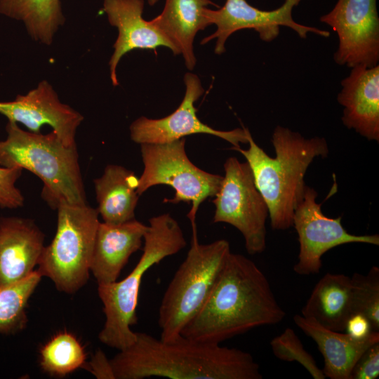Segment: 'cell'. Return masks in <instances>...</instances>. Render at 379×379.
<instances>
[{"label":"cell","instance_id":"52a82bcc","mask_svg":"<svg viewBox=\"0 0 379 379\" xmlns=\"http://www.w3.org/2000/svg\"><path fill=\"white\" fill-rule=\"evenodd\" d=\"M57 228L44 246L37 270L60 292L72 294L88 281L97 230L98 212L87 203L62 200L57 208Z\"/></svg>","mask_w":379,"mask_h":379},{"label":"cell","instance_id":"f546056e","mask_svg":"<svg viewBox=\"0 0 379 379\" xmlns=\"http://www.w3.org/2000/svg\"><path fill=\"white\" fill-rule=\"evenodd\" d=\"M352 337L363 339L368 336L373 331L370 321L363 314H352L347 321L345 331Z\"/></svg>","mask_w":379,"mask_h":379},{"label":"cell","instance_id":"8fae6325","mask_svg":"<svg viewBox=\"0 0 379 379\" xmlns=\"http://www.w3.org/2000/svg\"><path fill=\"white\" fill-rule=\"evenodd\" d=\"M317 197V191L307 186L293 215V226L300 244L293 270L302 276L318 274L322 267L323 255L333 248L350 243L379 245L378 234H350L343 226L341 217L332 218L325 215L321 204L316 202Z\"/></svg>","mask_w":379,"mask_h":379},{"label":"cell","instance_id":"6da1fadb","mask_svg":"<svg viewBox=\"0 0 379 379\" xmlns=\"http://www.w3.org/2000/svg\"><path fill=\"white\" fill-rule=\"evenodd\" d=\"M286 314L256 264L231 252L207 298L185 326L182 336L220 344L254 328L278 324Z\"/></svg>","mask_w":379,"mask_h":379},{"label":"cell","instance_id":"2e32d148","mask_svg":"<svg viewBox=\"0 0 379 379\" xmlns=\"http://www.w3.org/2000/svg\"><path fill=\"white\" fill-rule=\"evenodd\" d=\"M44 246V234L32 219L0 217V288L32 274Z\"/></svg>","mask_w":379,"mask_h":379},{"label":"cell","instance_id":"ac0fdd59","mask_svg":"<svg viewBox=\"0 0 379 379\" xmlns=\"http://www.w3.org/2000/svg\"><path fill=\"white\" fill-rule=\"evenodd\" d=\"M148 225L135 219L120 223H99L90 270L98 284L116 281L130 256L141 248Z\"/></svg>","mask_w":379,"mask_h":379},{"label":"cell","instance_id":"277c9868","mask_svg":"<svg viewBox=\"0 0 379 379\" xmlns=\"http://www.w3.org/2000/svg\"><path fill=\"white\" fill-rule=\"evenodd\" d=\"M142 254L133 270L121 281L98 284L105 321L98 338L112 348L123 350L136 339L131 328L138 322L136 308L142 279L153 265L178 253L187 245L178 222L164 213L149 220Z\"/></svg>","mask_w":379,"mask_h":379},{"label":"cell","instance_id":"5b68a950","mask_svg":"<svg viewBox=\"0 0 379 379\" xmlns=\"http://www.w3.org/2000/svg\"><path fill=\"white\" fill-rule=\"evenodd\" d=\"M7 137L0 140V166L18 167L36 175L44 184L41 197L53 209L65 200L85 204L86 193L77 145H65L52 131H26L8 121Z\"/></svg>","mask_w":379,"mask_h":379},{"label":"cell","instance_id":"d4e9b609","mask_svg":"<svg viewBox=\"0 0 379 379\" xmlns=\"http://www.w3.org/2000/svg\"><path fill=\"white\" fill-rule=\"evenodd\" d=\"M86 359L80 342L67 331L53 336L40 350V365L51 375L65 376L84 366Z\"/></svg>","mask_w":379,"mask_h":379},{"label":"cell","instance_id":"4316f807","mask_svg":"<svg viewBox=\"0 0 379 379\" xmlns=\"http://www.w3.org/2000/svg\"><path fill=\"white\" fill-rule=\"evenodd\" d=\"M274 355L284 361H296L302 365L314 379H324L325 375L319 368L313 357L304 346L291 328H286L270 342Z\"/></svg>","mask_w":379,"mask_h":379},{"label":"cell","instance_id":"cb8c5ba5","mask_svg":"<svg viewBox=\"0 0 379 379\" xmlns=\"http://www.w3.org/2000/svg\"><path fill=\"white\" fill-rule=\"evenodd\" d=\"M41 277L36 270L26 278L0 288V333L14 334L25 328L27 303Z\"/></svg>","mask_w":379,"mask_h":379},{"label":"cell","instance_id":"7a4b0ae2","mask_svg":"<svg viewBox=\"0 0 379 379\" xmlns=\"http://www.w3.org/2000/svg\"><path fill=\"white\" fill-rule=\"evenodd\" d=\"M135 341L110 359L115 379H261L259 364L247 352L183 336L166 343L135 332Z\"/></svg>","mask_w":379,"mask_h":379},{"label":"cell","instance_id":"1f68e13d","mask_svg":"<svg viewBox=\"0 0 379 379\" xmlns=\"http://www.w3.org/2000/svg\"><path fill=\"white\" fill-rule=\"evenodd\" d=\"M158 1H159V0H147L148 4H149V6H154V5L156 4Z\"/></svg>","mask_w":379,"mask_h":379},{"label":"cell","instance_id":"5bb4252c","mask_svg":"<svg viewBox=\"0 0 379 379\" xmlns=\"http://www.w3.org/2000/svg\"><path fill=\"white\" fill-rule=\"evenodd\" d=\"M0 114L33 133H40L41 126L47 124L67 146L77 145V130L84 120L82 114L60 100L46 81H40L35 88L25 95H17L13 101L0 102Z\"/></svg>","mask_w":379,"mask_h":379},{"label":"cell","instance_id":"603a6c76","mask_svg":"<svg viewBox=\"0 0 379 379\" xmlns=\"http://www.w3.org/2000/svg\"><path fill=\"white\" fill-rule=\"evenodd\" d=\"M62 0H0V13L21 21L29 36L46 45L65 22Z\"/></svg>","mask_w":379,"mask_h":379},{"label":"cell","instance_id":"9a60e30c","mask_svg":"<svg viewBox=\"0 0 379 379\" xmlns=\"http://www.w3.org/2000/svg\"><path fill=\"white\" fill-rule=\"evenodd\" d=\"M144 0H103L102 10L112 26L118 29V36L109 62L110 79L114 86L119 85L117 67L121 58L135 49L169 48L171 43L151 23L142 18Z\"/></svg>","mask_w":379,"mask_h":379},{"label":"cell","instance_id":"7402d4cb","mask_svg":"<svg viewBox=\"0 0 379 379\" xmlns=\"http://www.w3.org/2000/svg\"><path fill=\"white\" fill-rule=\"evenodd\" d=\"M93 182L96 209L105 222L120 224L135 219L140 195L138 178L133 171L119 165H107Z\"/></svg>","mask_w":379,"mask_h":379},{"label":"cell","instance_id":"8992f818","mask_svg":"<svg viewBox=\"0 0 379 379\" xmlns=\"http://www.w3.org/2000/svg\"><path fill=\"white\" fill-rule=\"evenodd\" d=\"M185 260L168 284L159 309L160 340L173 342L199 312L231 253L229 242L199 243L196 228Z\"/></svg>","mask_w":379,"mask_h":379},{"label":"cell","instance_id":"484cf974","mask_svg":"<svg viewBox=\"0 0 379 379\" xmlns=\"http://www.w3.org/2000/svg\"><path fill=\"white\" fill-rule=\"evenodd\" d=\"M351 278L352 314H361L379 331V268L373 266L366 274L354 273Z\"/></svg>","mask_w":379,"mask_h":379},{"label":"cell","instance_id":"ba28073f","mask_svg":"<svg viewBox=\"0 0 379 379\" xmlns=\"http://www.w3.org/2000/svg\"><path fill=\"white\" fill-rule=\"evenodd\" d=\"M144 169L138 178L137 192L140 196L149 188L158 185H169L175 190L173 199L164 202L191 204L187 217L192 228L198 208L206 199L215 197L223 177L204 171L187 157L185 139L164 143L140 144Z\"/></svg>","mask_w":379,"mask_h":379},{"label":"cell","instance_id":"30bf717a","mask_svg":"<svg viewBox=\"0 0 379 379\" xmlns=\"http://www.w3.org/2000/svg\"><path fill=\"white\" fill-rule=\"evenodd\" d=\"M302 0H285L283 4L274 10L266 11L250 5L246 0H226L223 6L217 10L206 8L204 16L208 25H215V32L205 37L201 44L216 39L215 53L225 52V43L234 32L252 29L258 32L265 42H271L279 34L281 26L293 29L301 39L308 33L328 37L330 32L319 28L300 24L294 20L292 12Z\"/></svg>","mask_w":379,"mask_h":379},{"label":"cell","instance_id":"4fadbf2b","mask_svg":"<svg viewBox=\"0 0 379 379\" xmlns=\"http://www.w3.org/2000/svg\"><path fill=\"white\" fill-rule=\"evenodd\" d=\"M185 93L179 107L171 114L153 119L140 117L130 126L131 140L138 144L164 143L184 138L192 134H208L220 138L240 147L248 143L247 128L220 131L203 123L197 115L195 102L204 92L197 75L187 72L184 76Z\"/></svg>","mask_w":379,"mask_h":379},{"label":"cell","instance_id":"d6986e66","mask_svg":"<svg viewBox=\"0 0 379 379\" xmlns=\"http://www.w3.org/2000/svg\"><path fill=\"white\" fill-rule=\"evenodd\" d=\"M296 326L317 344L324 357L326 378L350 379L352 370L361 355L379 342V331H373L363 339H357L343 331L326 328L315 321L295 314Z\"/></svg>","mask_w":379,"mask_h":379},{"label":"cell","instance_id":"9c48e42d","mask_svg":"<svg viewBox=\"0 0 379 379\" xmlns=\"http://www.w3.org/2000/svg\"><path fill=\"white\" fill-rule=\"evenodd\" d=\"M224 170L225 176L213 200L215 206L213 222L234 226L243 235L247 253H260L266 248L267 204L247 162L229 157Z\"/></svg>","mask_w":379,"mask_h":379},{"label":"cell","instance_id":"ffe728a7","mask_svg":"<svg viewBox=\"0 0 379 379\" xmlns=\"http://www.w3.org/2000/svg\"><path fill=\"white\" fill-rule=\"evenodd\" d=\"M211 0H166L162 12L151 23L171 43L175 55L182 54L185 64L192 70L197 60L194 40L197 32L209 26L204 10Z\"/></svg>","mask_w":379,"mask_h":379},{"label":"cell","instance_id":"4dcf8cb0","mask_svg":"<svg viewBox=\"0 0 379 379\" xmlns=\"http://www.w3.org/2000/svg\"><path fill=\"white\" fill-rule=\"evenodd\" d=\"M92 359L91 371L98 378L115 379L110 359H108L102 351H98Z\"/></svg>","mask_w":379,"mask_h":379},{"label":"cell","instance_id":"f1b7e54d","mask_svg":"<svg viewBox=\"0 0 379 379\" xmlns=\"http://www.w3.org/2000/svg\"><path fill=\"white\" fill-rule=\"evenodd\" d=\"M379 375V342L369 347L354 364L350 379H375Z\"/></svg>","mask_w":379,"mask_h":379},{"label":"cell","instance_id":"83f0119b","mask_svg":"<svg viewBox=\"0 0 379 379\" xmlns=\"http://www.w3.org/2000/svg\"><path fill=\"white\" fill-rule=\"evenodd\" d=\"M23 169L0 166V208L15 209L24 205L25 198L15 186Z\"/></svg>","mask_w":379,"mask_h":379},{"label":"cell","instance_id":"3957f363","mask_svg":"<svg viewBox=\"0 0 379 379\" xmlns=\"http://www.w3.org/2000/svg\"><path fill=\"white\" fill-rule=\"evenodd\" d=\"M247 138V149H232L243 154L249 164L255 185L267 204L272 228L287 230L293 226L295 210L305 194L307 169L314 158L327 157V142L319 137L305 138L277 126L272 137L276 156L271 157L255 143L248 128Z\"/></svg>","mask_w":379,"mask_h":379},{"label":"cell","instance_id":"e0dca14e","mask_svg":"<svg viewBox=\"0 0 379 379\" xmlns=\"http://www.w3.org/2000/svg\"><path fill=\"white\" fill-rule=\"evenodd\" d=\"M337 100L343 107L342 121L368 140L379 141V65L352 67L341 81Z\"/></svg>","mask_w":379,"mask_h":379},{"label":"cell","instance_id":"7c38bea8","mask_svg":"<svg viewBox=\"0 0 379 379\" xmlns=\"http://www.w3.org/2000/svg\"><path fill=\"white\" fill-rule=\"evenodd\" d=\"M319 20L337 34L334 60L353 67H372L379 62V17L377 0H338Z\"/></svg>","mask_w":379,"mask_h":379},{"label":"cell","instance_id":"44dd1931","mask_svg":"<svg viewBox=\"0 0 379 379\" xmlns=\"http://www.w3.org/2000/svg\"><path fill=\"white\" fill-rule=\"evenodd\" d=\"M352 314L351 278L325 274L314 286L301 315L335 331H344Z\"/></svg>","mask_w":379,"mask_h":379}]
</instances>
